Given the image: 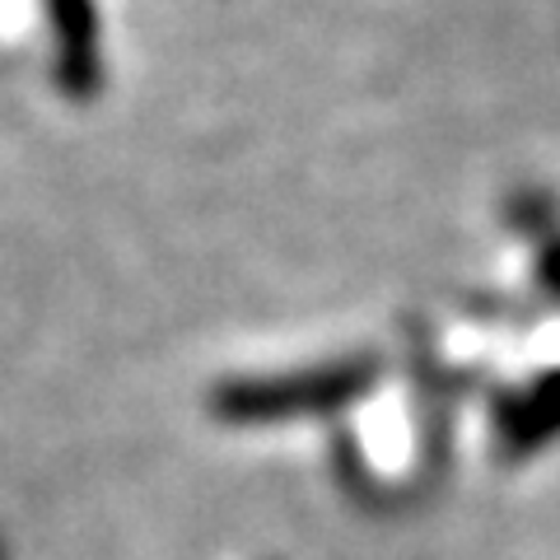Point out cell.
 Returning a JSON list of instances; mask_svg holds the SVG:
<instances>
[{"instance_id":"cell-1","label":"cell","mask_w":560,"mask_h":560,"mask_svg":"<svg viewBox=\"0 0 560 560\" xmlns=\"http://www.w3.org/2000/svg\"><path fill=\"white\" fill-rule=\"evenodd\" d=\"M374 370V360H346L285 378H238L215 393V416L230 420V425H280V420L327 416L370 388L378 378Z\"/></svg>"},{"instance_id":"cell-2","label":"cell","mask_w":560,"mask_h":560,"mask_svg":"<svg viewBox=\"0 0 560 560\" xmlns=\"http://www.w3.org/2000/svg\"><path fill=\"white\" fill-rule=\"evenodd\" d=\"M556 430H560V374L541 378L528 393H518L500 416V434L510 444V453H528L533 444L551 440Z\"/></svg>"}]
</instances>
